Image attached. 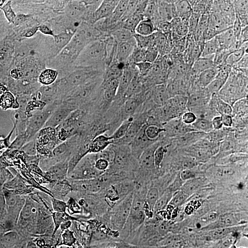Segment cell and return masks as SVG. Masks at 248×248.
I'll list each match as a JSON object with an SVG mask.
<instances>
[{"label":"cell","instance_id":"cell-1","mask_svg":"<svg viewBox=\"0 0 248 248\" xmlns=\"http://www.w3.org/2000/svg\"><path fill=\"white\" fill-rule=\"evenodd\" d=\"M112 110L106 76L78 63L64 75L32 83L29 115L62 112L93 124Z\"/></svg>","mask_w":248,"mask_h":248},{"label":"cell","instance_id":"cell-2","mask_svg":"<svg viewBox=\"0 0 248 248\" xmlns=\"http://www.w3.org/2000/svg\"><path fill=\"white\" fill-rule=\"evenodd\" d=\"M219 70L174 89L152 120L148 132L211 136L214 112L213 78Z\"/></svg>","mask_w":248,"mask_h":248},{"label":"cell","instance_id":"cell-3","mask_svg":"<svg viewBox=\"0 0 248 248\" xmlns=\"http://www.w3.org/2000/svg\"><path fill=\"white\" fill-rule=\"evenodd\" d=\"M210 138L196 133H149L132 150L121 155L133 181V192L152 175L185 160L206 155Z\"/></svg>","mask_w":248,"mask_h":248},{"label":"cell","instance_id":"cell-4","mask_svg":"<svg viewBox=\"0 0 248 248\" xmlns=\"http://www.w3.org/2000/svg\"><path fill=\"white\" fill-rule=\"evenodd\" d=\"M22 133L39 140L44 157L62 161H75L82 143L93 135L91 123L62 112L28 116Z\"/></svg>","mask_w":248,"mask_h":248},{"label":"cell","instance_id":"cell-5","mask_svg":"<svg viewBox=\"0 0 248 248\" xmlns=\"http://www.w3.org/2000/svg\"><path fill=\"white\" fill-rule=\"evenodd\" d=\"M32 83L22 62L0 80V138L15 147L29 116Z\"/></svg>","mask_w":248,"mask_h":248},{"label":"cell","instance_id":"cell-6","mask_svg":"<svg viewBox=\"0 0 248 248\" xmlns=\"http://www.w3.org/2000/svg\"><path fill=\"white\" fill-rule=\"evenodd\" d=\"M82 170L76 161L48 157L28 159L16 154L14 173L17 180L32 193L63 191L77 180Z\"/></svg>","mask_w":248,"mask_h":248},{"label":"cell","instance_id":"cell-7","mask_svg":"<svg viewBox=\"0 0 248 248\" xmlns=\"http://www.w3.org/2000/svg\"><path fill=\"white\" fill-rule=\"evenodd\" d=\"M151 219L150 215L142 209L125 202L108 221L91 248H122Z\"/></svg>","mask_w":248,"mask_h":248},{"label":"cell","instance_id":"cell-8","mask_svg":"<svg viewBox=\"0 0 248 248\" xmlns=\"http://www.w3.org/2000/svg\"><path fill=\"white\" fill-rule=\"evenodd\" d=\"M122 205V202H111L93 210L85 220L65 228L55 238L53 248H91L99 232Z\"/></svg>","mask_w":248,"mask_h":248},{"label":"cell","instance_id":"cell-9","mask_svg":"<svg viewBox=\"0 0 248 248\" xmlns=\"http://www.w3.org/2000/svg\"><path fill=\"white\" fill-rule=\"evenodd\" d=\"M248 129L236 124L231 117L216 130L212 132L205 162H217L226 159H239L244 149Z\"/></svg>","mask_w":248,"mask_h":248},{"label":"cell","instance_id":"cell-10","mask_svg":"<svg viewBox=\"0 0 248 248\" xmlns=\"http://www.w3.org/2000/svg\"><path fill=\"white\" fill-rule=\"evenodd\" d=\"M0 215L9 222L31 221L38 215V207L32 193L17 179L0 190Z\"/></svg>","mask_w":248,"mask_h":248},{"label":"cell","instance_id":"cell-11","mask_svg":"<svg viewBox=\"0 0 248 248\" xmlns=\"http://www.w3.org/2000/svg\"><path fill=\"white\" fill-rule=\"evenodd\" d=\"M116 154L117 144L113 140L92 135L82 143L75 161L82 171H97L108 166Z\"/></svg>","mask_w":248,"mask_h":248},{"label":"cell","instance_id":"cell-12","mask_svg":"<svg viewBox=\"0 0 248 248\" xmlns=\"http://www.w3.org/2000/svg\"><path fill=\"white\" fill-rule=\"evenodd\" d=\"M149 66L143 63H128L112 68L105 75L113 109L136 88Z\"/></svg>","mask_w":248,"mask_h":248},{"label":"cell","instance_id":"cell-13","mask_svg":"<svg viewBox=\"0 0 248 248\" xmlns=\"http://www.w3.org/2000/svg\"><path fill=\"white\" fill-rule=\"evenodd\" d=\"M93 210L89 204L74 197L67 188L64 189L51 214L50 230L53 235L58 236L68 226L85 220Z\"/></svg>","mask_w":248,"mask_h":248},{"label":"cell","instance_id":"cell-14","mask_svg":"<svg viewBox=\"0 0 248 248\" xmlns=\"http://www.w3.org/2000/svg\"><path fill=\"white\" fill-rule=\"evenodd\" d=\"M1 20L9 30V35L19 49H25L33 32V28L28 20L21 0H18Z\"/></svg>","mask_w":248,"mask_h":248},{"label":"cell","instance_id":"cell-15","mask_svg":"<svg viewBox=\"0 0 248 248\" xmlns=\"http://www.w3.org/2000/svg\"><path fill=\"white\" fill-rule=\"evenodd\" d=\"M142 0H94L90 5L115 25H123L136 6Z\"/></svg>","mask_w":248,"mask_h":248},{"label":"cell","instance_id":"cell-16","mask_svg":"<svg viewBox=\"0 0 248 248\" xmlns=\"http://www.w3.org/2000/svg\"><path fill=\"white\" fill-rule=\"evenodd\" d=\"M231 115L236 124L248 128V84L234 86Z\"/></svg>","mask_w":248,"mask_h":248},{"label":"cell","instance_id":"cell-17","mask_svg":"<svg viewBox=\"0 0 248 248\" xmlns=\"http://www.w3.org/2000/svg\"><path fill=\"white\" fill-rule=\"evenodd\" d=\"M220 70L234 86L248 84V56L239 55L223 63Z\"/></svg>","mask_w":248,"mask_h":248},{"label":"cell","instance_id":"cell-18","mask_svg":"<svg viewBox=\"0 0 248 248\" xmlns=\"http://www.w3.org/2000/svg\"><path fill=\"white\" fill-rule=\"evenodd\" d=\"M78 63L90 71L99 72L107 75L109 72L105 60L94 45L82 48L78 52Z\"/></svg>","mask_w":248,"mask_h":248},{"label":"cell","instance_id":"cell-19","mask_svg":"<svg viewBox=\"0 0 248 248\" xmlns=\"http://www.w3.org/2000/svg\"><path fill=\"white\" fill-rule=\"evenodd\" d=\"M167 5L172 10H184L195 16L205 0H155Z\"/></svg>","mask_w":248,"mask_h":248},{"label":"cell","instance_id":"cell-20","mask_svg":"<svg viewBox=\"0 0 248 248\" xmlns=\"http://www.w3.org/2000/svg\"><path fill=\"white\" fill-rule=\"evenodd\" d=\"M93 1L94 0H48L47 7H89Z\"/></svg>","mask_w":248,"mask_h":248},{"label":"cell","instance_id":"cell-21","mask_svg":"<svg viewBox=\"0 0 248 248\" xmlns=\"http://www.w3.org/2000/svg\"><path fill=\"white\" fill-rule=\"evenodd\" d=\"M25 14L37 11L47 7L48 0H21Z\"/></svg>","mask_w":248,"mask_h":248},{"label":"cell","instance_id":"cell-22","mask_svg":"<svg viewBox=\"0 0 248 248\" xmlns=\"http://www.w3.org/2000/svg\"><path fill=\"white\" fill-rule=\"evenodd\" d=\"M17 179L13 169L0 165V190L12 180Z\"/></svg>","mask_w":248,"mask_h":248},{"label":"cell","instance_id":"cell-23","mask_svg":"<svg viewBox=\"0 0 248 248\" xmlns=\"http://www.w3.org/2000/svg\"><path fill=\"white\" fill-rule=\"evenodd\" d=\"M18 0H0V20Z\"/></svg>","mask_w":248,"mask_h":248},{"label":"cell","instance_id":"cell-24","mask_svg":"<svg viewBox=\"0 0 248 248\" xmlns=\"http://www.w3.org/2000/svg\"><path fill=\"white\" fill-rule=\"evenodd\" d=\"M240 248H248V241H246V242L243 244V246Z\"/></svg>","mask_w":248,"mask_h":248},{"label":"cell","instance_id":"cell-25","mask_svg":"<svg viewBox=\"0 0 248 248\" xmlns=\"http://www.w3.org/2000/svg\"><path fill=\"white\" fill-rule=\"evenodd\" d=\"M246 202H247V206H248V191H247V194H246Z\"/></svg>","mask_w":248,"mask_h":248},{"label":"cell","instance_id":"cell-26","mask_svg":"<svg viewBox=\"0 0 248 248\" xmlns=\"http://www.w3.org/2000/svg\"></svg>","mask_w":248,"mask_h":248}]
</instances>
